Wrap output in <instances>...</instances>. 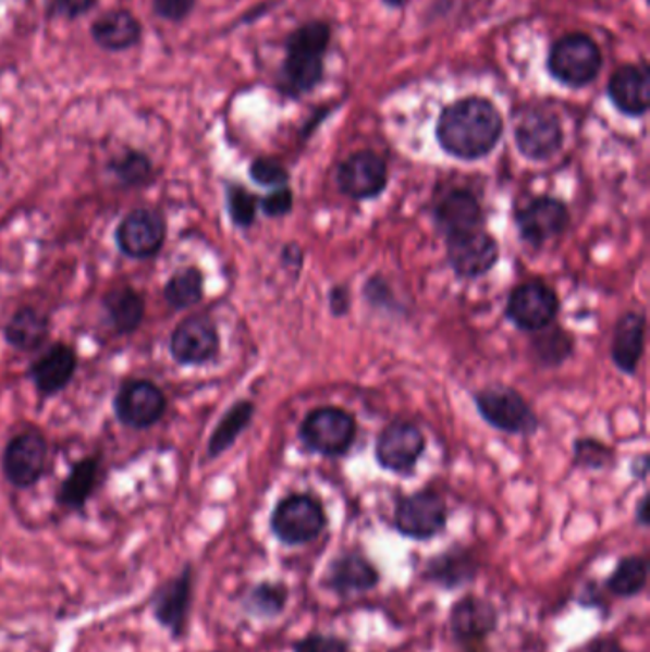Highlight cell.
<instances>
[{"instance_id":"cell-1","label":"cell","mask_w":650,"mask_h":652,"mask_svg":"<svg viewBox=\"0 0 650 652\" xmlns=\"http://www.w3.org/2000/svg\"><path fill=\"white\" fill-rule=\"evenodd\" d=\"M504 116L494 101L467 96L443 108L436 138L444 153L459 161H479L496 149L504 136Z\"/></svg>"},{"instance_id":"cell-2","label":"cell","mask_w":650,"mask_h":652,"mask_svg":"<svg viewBox=\"0 0 650 652\" xmlns=\"http://www.w3.org/2000/svg\"><path fill=\"white\" fill-rule=\"evenodd\" d=\"M332 42V25L309 20L284 39V58L277 73V90L289 100L314 93L324 81L327 54Z\"/></svg>"},{"instance_id":"cell-3","label":"cell","mask_w":650,"mask_h":652,"mask_svg":"<svg viewBox=\"0 0 650 652\" xmlns=\"http://www.w3.org/2000/svg\"><path fill=\"white\" fill-rule=\"evenodd\" d=\"M603 62L601 48L588 33H566L551 45L548 71L559 85L581 90L596 83Z\"/></svg>"},{"instance_id":"cell-4","label":"cell","mask_w":650,"mask_h":652,"mask_svg":"<svg viewBox=\"0 0 650 652\" xmlns=\"http://www.w3.org/2000/svg\"><path fill=\"white\" fill-rule=\"evenodd\" d=\"M329 525L321 500L314 494H289L277 502L269 519L271 534L286 545L299 548L315 542Z\"/></svg>"},{"instance_id":"cell-5","label":"cell","mask_w":650,"mask_h":652,"mask_svg":"<svg viewBox=\"0 0 650 652\" xmlns=\"http://www.w3.org/2000/svg\"><path fill=\"white\" fill-rule=\"evenodd\" d=\"M513 139L528 161H550L563 147V124L543 106H525L513 113Z\"/></svg>"},{"instance_id":"cell-6","label":"cell","mask_w":650,"mask_h":652,"mask_svg":"<svg viewBox=\"0 0 650 652\" xmlns=\"http://www.w3.org/2000/svg\"><path fill=\"white\" fill-rule=\"evenodd\" d=\"M449 522V507L443 496L431 489L401 499L393 514V527L401 537L428 542L443 534Z\"/></svg>"},{"instance_id":"cell-7","label":"cell","mask_w":650,"mask_h":652,"mask_svg":"<svg viewBox=\"0 0 650 652\" xmlns=\"http://www.w3.org/2000/svg\"><path fill=\"white\" fill-rule=\"evenodd\" d=\"M357 438V422L344 408H315L299 428V439L314 453L336 458L352 448Z\"/></svg>"},{"instance_id":"cell-8","label":"cell","mask_w":650,"mask_h":652,"mask_svg":"<svg viewBox=\"0 0 650 652\" xmlns=\"http://www.w3.org/2000/svg\"><path fill=\"white\" fill-rule=\"evenodd\" d=\"M475 407L482 420L510 435H530L538 430V418L525 397L507 385H494L475 395Z\"/></svg>"},{"instance_id":"cell-9","label":"cell","mask_w":650,"mask_h":652,"mask_svg":"<svg viewBox=\"0 0 650 652\" xmlns=\"http://www.w3.org/2000/svg\"><path fill=\"white\" fill-rule=\"evenodd\" d=\"M167 233L169 225L161 210L151 207L134 208L116 225V248L131 260H149L161 253Z\"/></svg>"},{"instance_id":"cell-10","label":"cell","mask_w":650,"mask_h":652,"mask_svg":"<svg viewBox=\"0 0 650 652\" xmlns=\"http://www.w3.org/2000/svg\"><path fill=\"white\" fill-rule=\"evenodd\" d=\"M48 468V441L40 431L29 430L10 439L2 451V476L16 489H32Z\"/></svg>"},{"instance_id":"cell-11","label":"cell","mask_w":650,"mask_h":652,"mask_svg":"<svg viewBox=\"0 0 650 652\" xmlns=\"http://www.w3.org/2000/svg\"><path fill=\"white\" fill-rule=\"evenodd\" d=\"M500 624V611L490 599L466 593L454 601L449 611V629L454 643L464 649H479L487 643L492 633H496Z\"/></svg>"},{"instance_id":"cell-12","label":"cell","mask_w":650,"mask_h":652,"mask_svg":"<svg viewBox=\"0 0 650 652\" xmlns=\"http://www.w3.org/2000/svg\"><path fill=\"white\" fill-rule=\"evenodd\" d=\"M167 407L169 403L164 392L146 378L124 382L113 399L116 420L131 430L154 428L155 423L161 422Z\"/></svg>"},{"instance_id":"cell-13","label":"cell","mask_w":650,"mask_h":652,"mask_svg":"<svg viewBox=\"0 0 650 652\" xmlns=\"http://www.w3.org/2000/svg\"><path fill=\"white\" fill-rule=\"evenodd\" d=\"M382 573L360 550H344L329 561L322 570L321 586L336 598L347 599L375 591Z\"/></svg>"},{"instance_id":"cell-14","label":"cell","mask_w":650,"mask_h":652,"mask_svg":"<svg viewBox=\"0 0 650 652\" xmlns=\"http://www.w3.org/2000/svg\"><path fill=\"white\" fill-rule=\"evenodd\" d=\"M170 355L182 367H203L220 354V332L208 315H189L170 334Z\"/></svg>"},{"instance_id":"cell-15","label":"cell","mask_w":650,"mask_h":652,"mask_svg":"<svg viewBox=\"0 0 650 652\" xmlns=\"http://www.w3.org/2000/svg\"><path fill=\"white\" fill-rule=\"evenodd\" d=\"M559 298L550 284L543 281H527L513 288L505 315L507 319L527 332H540L548 329L557 319Z\"/></svg>"},{"instance_id":"cell-16","label":"cell","mask_w":650,"mask_h":652,"mask_svg":"<svg viewBox=\"0 0 650 652\" xmlns=\"http://www.w3.org/2000/svg\"><path fill=\"white\" fill-rule=\"evenodd\" d=\"M426 451V438L416 423L393 420L383 428L376 441V460L397 476L413 473L416 464Z\"/></svg>"},{"instance_id":"cell-17","label":"cell","mask_w":650,"mask_h":652,"mask_svg":"<svg viewBox=\"0 0 650 652\" xmlns=\"http://www.w3.org/2000/svg\"><path fill=\"white\" fill-rule=\"evenodd\" d=\"M446 258L456 275L477 279L496 266L500 250L494 237L481 227L446 237Z\"/></svg>"},{"instance_id":"cell-18","label":"cell","mask_w":650,"mask_h":652,"mask_svg":"<svg viewBox=\"0 0 650 652\" xmlns=\"http://www.w3.org/2000/svg\"><path fill=\"white\" fill-rule=\"evenodd\" d=\"M479 573L481 563L474 550H469L467 545H451L424 563L420 578L439 590L456 591L471 586Z\"/></svg>"},{"instance_id":"cell-19","label":"cell","mask_w":650,"mask_h":652,"mask_svg":"<svg viewBox=\"0 0 650 652\" xmlns=\"http://www.w3.org/2000/svg\"><path fill=\"white\" fill-rule=\"evenodd\" d=\"M515 223L520 238L532 248H540L551 238L563 235L571 223V214L563 200L536 197L515 212Z\"/></svg>"},{"instance_id":"cell-20","label":"cell","mask_w":650,"mask_h":652,"mask_svg":"<svg viewBox=\"0 0 650 652\" xmlns=\"http://www.w3.org/2000/svg\"><path fill=\"white\" fill-rule=\"evenodd\" d=\"M340 192L355 200L375 199L388 185V164L375 151H357L338 167Z\"/></svg>"},{"instance_id":"cell-21","label":"cell","mask_w":650,"mask_h":652,"mask_svg":"<svg viewBox=\"0 0 650 652\" xmlns=\"http://www.w3.org/2000/svg\"><path fill=\"white\" fill-rule=\"evenodd\" d=\"M606 96L622 115L631 119L647 115L650 108L649 65L647 63L620 65L609 78Z\"/></svg>"},{"instance_id":"cell-22","label":"cell","mask_w":650,"mask_h":652,"mask_svg":"<svg viewBox=\"0 0 650 652\" xmlns=\"http://www.w3.org/2000/svg\"><path fill=\"white\" fill-rule=\"evenodd\" d=\"M193 568L187 565L184 570L167 583H162L154 595L155 620L172 633L174 639L184 636L187 618L192 611Z\"/></svg>"},{"instance_id":"cell-23","label":"cell","mask_w":650,"mask_h":652,"mask_svg":"<svg viewBox=\"0 0 650 652\" xmlns=\"http://www.w3.org/2000/svg\"><path fill=\"white\" fill-rule=\"evenodd\" d=\"M77 352L70 344L58 342L48 347L37 361L32 362V367L27 369V378L40 395L52 397L68 390L71 380L77 374Z\"/></svg>"},{"instance_id":"cell-24","label":"cell","mask_w":650,"mask_h":652,"mask_svg":"<svg viewBox=\"0 0 650 652\" xmlns=\"http://www.w3.org/2000/svg\"><path fill=\"white\" fill-rule=\"evenodd\" d=\"M437 230L443 233L444 238L459 235L466 231L481 230L485 223L481 202L475 193L464 187L444 193L433 210Z\"/></svg>"},{"instance_id":"cell-25","label":"cell","mask_w":650,"mask_h":652,"mask_svg":"<svg viewBox=\"0 0 650 652\" xmlns=\"http://www.w3.org/2000/svg\"><path fill=\"white\" fill-rule=\"evenodd\" d=\"M645 332H647V319L645 315L637 311L622 315L614 327L612 361L627 377H634L639 369L642 352H645Z\"/></svg>"},{"instance_id":"cell-26","label":"cell","mask_w":650,"mask_h":652,"mask_svg":"<svg viewBox=\"0 0 650 652\" xmlns=\"http://www.w3.org/2000/svg\"><path fill=\"white\" fill-rule=\"evenodd\" d=\"M50 319L35 307H20L16 313L10 317L4 327V340L12 349L22 354H33L47 344L50 339Z\"/></svg>"},{"instance_id":"cell-27","label":"cell","mask_w":650,"mask_h":652,"mask_svg":"<svg viewBox=\"0 0 650 652\" xmlns=\"http://www.w3.org/2000/svg\"><path fill=\"white\" fill-rule=\"evenodd\" d=\"M93 39L109 52H123L142 40V24L128 10H111L93 24Z\"/></svg>"},{"instance_id":"cell-28","label":"cell","mask_w":650,"mask_h":652,"mask_svg":"<svg viewBox=\"0 0 650 652\" xmlns=\"http://www.w3.org/2000/svg\"><path fill=\"white\" fill-rule=\"evenodd\" d=\"M100 476V458L98 456H86L71 466V471L63 479L60 489L56 492L58 506L81 512L86 502L93 499L96 484Z\"/></svg>"},{"instance_id":"cell-29","label":"cell","mask_w":650,"mask_h":652,"mask_svg":"<svg viewBox=\"0 0 650 652\" xmlns=\"http://www.w3.org/2000/svg\"><path fill=\"white\" fill-rule=\"evenodd\" d=\"M103 311L116 334H134L146 319V298L132 286H116L103 296Z\"/></svg>"},{"instance_id":"cell-30","label":"cell","mask_w":650,"mask_h":652,"mask_svg":"<svg viewBox=\"0 0 650 652\" xmlns=\"http://www.w3.org/2000/svg\"><path fill=\"white\" fill-rule=\"evenodd\" d=\"M649 583V561L645 555H626L618 559L611 575L604 580V590L612 598H639Z\"/></svg>"},{"instance_id":"cell-31","label":"cell","mask_w":650,"mask_h":652,"mask_svg":"<svg viewBox=\"0 0 650 652\" xmlns=\"http://www.w3.org/2000/svg\"><path fill=\"white\" fill-rule=\"evenodd\" d=\"M291 601V588L279 580H261L254 583L243 598V611L258 620H275L286 611Z\"/></svg>"},{"instance_id":"cell-32","label":"cell","mask_w":650,"mask_h":652,"mask_svg":"<svg viewBox=\"0 0 650 652\" xmlns=\"http://www.w3.org/2000/svg\"><path fill=\"white\" fill-rule=\"evenodd\" d=\"M256 407L250 401H237L233 407L222 416L218 422L212 435L208 439V456L218 458L223 453H228L235 441L241 438V433L253 422Z\"/></svg>"},{"instance_id":"cell-33","label":"cell","mask_w":650,"mask_h":652,"mask_svg":"<svg viewBox=\"0 0 650 652\" xmlns=\"http://www.w3.org/2000/svg\"><path fill=\"white\" fill-rule=\"evenodd\" d=\"M162 296L174 311H187L205 298V273L195 266L177 269L162 288Z\"/></svg>"},{"instance_id":"cell-34","label":"cell","mask_w":650,"mask_h":652,"mask_svg":"<svg viewBox=\"0 0 650 652\" xmlns=\"http://www.w3.org/2000/svg\"><path fill=\"white\" fill-rule=\"evenodd\" d=\"M111 174L123 187H142L154 177V162L144 151L128 149L109 162Z\"/></svg>"},{"instance_id":"cell-35","label":"cell","mask_w":650,"mask_h":652,"mask_svg":"<svg viewBox=\"0 0 650 652\" xmlns=\"http://www.w3.org/2000/svg\"><path fill=\"white\" fill-rule=\"evenodd\" d=\"M573 339L561 329H543L535 340V352L538 359L548 367H557L573 354Z\"/></svg>"},{"instance_id":"cell-36","label":"cell","mask_w":650,"mask_h":652,"mask_svg":"<svg viewBox=\"0 0 650 652\" xmlns=\"http://www.w3.org/2000/svg\"><path fill=\"white\" fill-rule=\"evenodd\" d=\"M258 207H260V199L243 185L228 187V212H230L231 222L241 230H246L256 222Z\"/></svg>"},{"instance_id":"cell-37","label":"cell","mask_w":650,"mask_h":652,"mask_svg":"<svg viewBox=\"0 0 650 652\" xmlns=\"http://www.w3.org/2000/svg\"><path fill=\"white\" fill-rule=\"evenodd\" d=\"M614 454L611 446L596 439H578L574 443V466L588 469H603L611 464Z\"/></svg>"},{"instance_id":"cell-38","label":"cell","mask_w":650,"mask_h":652,"mask_svg":"<svg viewBox=\"0 0 650 652\" xmlns=\"http://www.w3.org/2000/svg\"><path fill=\"white\" fill-rule=\"evenodd\" d=\"M248 174L253 177L256 184L261 187H284L289 184V170L284 169V164L281 161H277L273 157H258L256 161H253Z\"/></svg>"},{"instance_id":"cell-39","label":"cell","mask_w":650,"mask_h":652,"mask_svg":"<svg viewBox=\"0 0 650 652\" xmlns=\"http://www.w3.org/2000/svg\"><path fill=\"white\" fill-rule=\"evenodd\" d=\"M292 652H349V643L334 633L311 631L292 644Z\"/></svg>"},{"instance_id":"cell-40","label":"cell","mask_w":650,"mask_h":652,"mask_svg":"<svg viewBox=\"0 0 650 652\" xmlns=\"http://www.w3.org/2000/svg\"><path fill=\"white\" fill-rule=\"evenodd\" d=\"M292 207H294V195L289 185L277 187L275 192H271L260 199L261 212L268 218H283V216L291 214Z\"/></svg>"},{"instance_id":"cell-41","label":"cell","mask_w":650,"mask_h":652,"mask_svg":"<svg viewBox=\"0 0 650 652\" xmlns=\"http://www.w3.org/2000/svg\"><path fill=\"white\" fill-rule=\"evenodd\" d=\"M197 0H154V9L157 16L167 22H182L192 14Z\"/></svg>"},{"instance_id":"cell-42","label":"cell","mask_w":650,"mask_h":652,"mask_svg":"<svg viewBox=\"0 0 650 652\" xmlns=\"http://www.w3.org/2000/svg\"><path fill=\"white\" fill-rule=\"evenodd\" d=\"M96 0H48V7L63 17L75 20L78 16H85L88 10L93 9Z\"/></svg>"},{"instance_id":"cell-43","label":"cell","mask_w":650,"mask_h":652,"mask_svg":"<svg viewBox=\"0 0 650 652\" xmlns=\"http://www.w3.org/2000/svg\"><path fill=\"white\" fill-rule=\"evenodd\" d=\"M571 652H626V649L614 637L597 636Z\"/></svg>"},{"instance_id":"cell-44","label":"cell","mask_w":650,"mask_h":652,"mask_svg":"<svg viewBox=\"0 0 650 652\" xmlns=\"http://www.w3.org/2000/svg\"><path fill=\"white\" fill-rule=\"evenodd\" d=\"M330 309H332V313L345 315L349 311V291L345 288V286H336V288H332L329 296Z\"/></svg>"},{"instance_id":"cell-45","label":"cell","mask_w":650,"mask_h":652,"mask_svg":"<svg viewBox=\"0 0 650 652\" xmlns=\"http://www.w3.org/2000/svg\"><path fill=\"white\" fill-rule=\"evenodd\" d=\"M635 522H637L639 527H649V494H645V496L639 500L637 507H635Z\"/></svg>"},{"instance_id":"cell-46","label":"cell","mask_w":650,"mask_h":652,"mask_svg":"<svg viewBox=\"0 0 650 652\" xmlns=\"http://www.w3.org/2000/svg\"><path fill=\"white\" fill-rule=\"evenodd\" d=\"M647 473H649V456L645 454V456H641L639 460H634V466H631V476H634L635 479H645Z\"/></svg>"},{"instance_id":"cell-47","label":"cell","mask_w":650,"mask_h":652,"mask_svg":"<svg viewBox=\"0 0 650 652\" xmlns=\"http://www.w3.org/2000/svg\"><path fill=\"white\" fill-rule=\"evenodd\" d=\"M382 4L391 10H401L405 9L406 0H382Z\"/></svg>"}]
</instances>
